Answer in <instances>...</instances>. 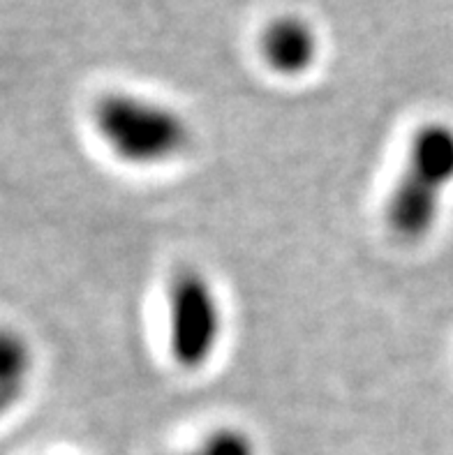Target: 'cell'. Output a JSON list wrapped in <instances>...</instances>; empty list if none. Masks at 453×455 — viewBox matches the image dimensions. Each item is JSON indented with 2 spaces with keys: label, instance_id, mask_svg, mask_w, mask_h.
Masks as SVG:
<instances>
[{
  "label": "cell",
  "instance_id": "1",
  "mask_svg": "<svg viewBox=\"0 0 453 455\" xmlns=\"http://www.w3.org/2000/svg\"><path fill=\"white\" fill-rule=\"evenodd\" d=\"M453 183V127L428 123L414 134L408 167L386 204V222L402 241H421L440 215L442 192Z\"/></svg>",
  "mask_w": 453,
  "mask_h": 455
},
{
  "label": "cell",
  "instance_id": "2",
  "mask_svg": "<svg viewBox=\"0 0 453 455\" xmlns=\"http://www.w3.org/2000/svg\"><path fill=\"white\" fill-rule=\"evenodd\" d=\"M93 125L116 156L139 167L174 160L192 141L183 116L127 92L102 95L93 107Z\"/></svg>",
  "mask_w": 453,
  "mask_h": 455
},
{
  "label": "cell",
  "instance_id": "3",
  "mask_svg": "<svg viewBox=\"0 0 453 455\" xmlns=\"http://www.w3.org/2000/svg\"><path fill=\"white\" fill-rule=\"evenodd\" d=\"M220 306L211 283L195 268H183L169 284V349L183 370L208 363L220 340Z\"/></svg>",
  "mask_w": 453,
  "mask_h": 455
},
{
  "label": "cell",
  "instance_id": "4",
  "mask_svg": "<svg viewBox=\"0 0 453 455\" xmlns=\"http://www.w3.org/2000/svg\"><path fill=\"white\" fill-rule=\"evenodd\" d=\"M317 33L305 19L282 14L271 19L259 35V53L273 72L299 76L317 60Z\"/></svg>",
  "mask_w": 453,
  "mask_h": 455
},
{
  "label": "cell",
  "instance_id": "5",
  "mask_svg": "<svg viewBox=\"0 0 453 455\" xmlns=\"http://www.w3.org/2000/svg\"><path fill=\"white\" fill-rule=\"evenodd\" d=\"M30 372L28 345L12 331L3 333L0 340V398L3 407H10L21 395Z\"/></svg>",
  "mask_w": 453,
  "mask_h": 455
},
{
  "label": "cell",
  "instance_id": "6",
  "mask_svg": "<svg viewBox=\"0 0 453 455\" xmlns=\"http://www.w3.org/2000/svg\"><path fill=\"white\" fill-rule=\"evenodd\" d=\"M183 455H257L255 453L253 439L241 430L234 427H222L215 430L206 442H201L197 449L188 451Z\"/></svg>",
  "mask_w": 453,
  "mask_h": 455
}]
</instances>
